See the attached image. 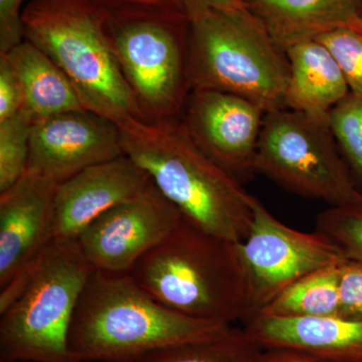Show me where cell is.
I'll return each instance as SVG.
<instances>
[{
    "mask_svg": "<svg viewBox=\"0 0 362 362\" xmlns=\"http://www.w3.org/2000/svg\"><path fill=\"white\" fill-rule=\"evenodd\" d=\"M117 124L125 156L185 220L235 244L246 239L252 195L195 144L180 117L128 118Z\"/></svg>",
    "mask_w": 362,
    "mask_h": 362,
    "instance_id": "cell-1",
    "label": "cell"
},
{
    "mask_svg": "<svg viewBox=\"0 0 362 362\" xmlns=\"http://www.w3.org/2000/svg\"><path fill=\"white\" fill-rule=\"evenodd\" d=\"M232 326L168 308L129 273L94 269L74 313L69 349L81 362H136L169 347L220 337Z\"/></svg>",
    "mask_w": 362,
    "mask_h": 362,
    "instance_id": "cell-2",
    "label": "cell"
},
{
    "mask_svg": "<svg viewBox=\"0 0 362 362\" xmlns=\"http://www.w3.org/2000/svg\"><path fill=\"white\" fill-rule=\"evenodd\" d=\"M145 291L178 313L230 324L247 316L239 247L185 218L129 272Z\"/></svg>",
    "mask_w": 362,
    "mask_h": 362,
    "instance_id": "cell-3",
    "label": "cell"
},
{
    "mask_svg": "<svg viewBox=\"0 0 362 362\" xmlns=\"http://www.w3.org/2000/svg\"><path fill=\"white\" fill-rule=\"evenodd\" d=\"M187 18L190 90L237 95L266 113L286 109L287 56L246 6L194 9Z\"/></svg>",
    "mask_w": 362,
    "mask_h": 362,
    "instance_id": "cell-4",
    "label": "cell"
},
{
    "mask_svg": "<svg viewBox=\"0 0 362 362\" xmlns=\"http://www.w3.org/2000/svg\"><path fill=\"white\" fill-rule=\"evenodd\" d=\"M23 33L65 73L86 109L115 122L143 118L112 47L107 13L90 0H28Z\"/></svg>",
    "mask_w": 362,
    "mask_h": 362,
    "instance_id": "cell-5",
    "label": "cell"
},
{
    "mask_svg": "<svg viewBox=\"0 0 362 362\" xmlns=\"http://www.w3.org/2000/svg\"><path fill=\"white\" fill-rule=\"evenodd\" d=\"M93 270L77 240H52L0 310V362H81L69 349V331Z\"/></svg>",
    "mask_w": 362,
    "mask_h": 362,
    "instance_id": "cell-6",
    "label": "cell"
},
{
    "mask_svg": "<svg viewBox=\"0 0 362 362\" xmlns=\"http://www.w3.org/2000/svg\"><path fill=\"white\" fill-rule=\"evenodd\" d=\"M107 32L144 119L180 117L190 93L187 14L107 13Z\"/></svg>",
    "mask_w": 362,
    "mask_h": 362,
    "instance_id": "cell-7",
    "label": "cell"
},
{
    "mask_svg": "<svg viewBox=\"0 0 362 362\" xmlns=\"http://www.w3.org/2000/svg\"><path fill=\"white\" fill-rule=\"evenodd\" d=\"M255 169L283 189L331 207L362 204V192L329 124L301 112L280 109L266 113Z\"/></svg>",
    "mask_w": 362,
    "mask_h": 362,
    "instance_id": "cell-8",
    "label": "cell"
},
{
    "mask_svg": "<svg viewBox=\"0 0 362 362\" xmlns=\"http://www.w3.org/2000/svg\"><path fill=\"white\" fill-rule=\"evenodd\" d=\"M252 220L238 243L247 290L244 323L258 315L290 285L312 272L345 259L322 233H303L281 223L252 195Z\"/></svg>",
    "mask_w": 362,
    "mask_h": 362,
    "instance_id": "cell-9",
    "label": "cell"
},
{
    "mask_svg": "<svg viewBox=\"0 0 362 362\" xmlns=\"http://www.w3.org/2000/svg\"><path fill=\"white\" fill-rule=\"evenodd\" d=\"M181 218L175 204L152 182L143 194L90 223L77 242L95 270L129 273L170 235Z\"/></svg>",
    "mask_w": 362,
    "mask_h": 362,
    "instance_id": "cell-10",
    "label": "cell"
},
{
    "mask_svg": "<svg viewBox=\"0 0 362 362\" xmlns=\"http://www.w3.org/2000/svg\"><path fill=\"white\" fill-rule=\"evenodd\" d=\"M56 187L26 173L0 192V310L13 301L54 240Z\"/></svg>",
    "mask_w": 362,
    "mask_h": 362,
    "instance_id": "cell-11",
    "label": "cell"
},
{
    "mask_svg": "<svg viewBox=\"0 0 362 362\" xmlns=\"http://www.w3.org/2000/svg\"><path fill=\"white\" fill-rule=\"evenodd\" d=\"M266 111L246 98L213 90H192L181 113L188 134L239 182L256 173L257 149Z\"/></svg>",
    "mask_w": 362,
    "mask_h": 362,
    "instance_id": "cell-12",
    "label": "cell"
},
{
    "mask_svg": "<svg viewBox=\"0 0 362 362\" xmlns=\"http://www.w3.org/2000/svg\"><path fill=\"white\" fill-rule=\"evenodd\" d=\"M123 156L122 135L115 121L88 109L66 112L33 124L26 173L59 185Z\"/></svg>",
    "mask_w": 362,
    "mask_h": 362,
    "instance_id": "cell-13",
    "label": "cell"
},
{
    "mask_svg": "<svg viewBox=\"0 0 362 362\" xmlns=\"http://www.w3.org/2000/svg\"><path fill=\"white\" fill-rule=\"evenodd\" d=\"M151 183L127 156L90 166L59 183L54 199V239L77 240L90 223L143 194Z\"/></svg>",
    "mask_w": 362,
    "mask_h": 362,
    "instance_id": "cell-14",
    "label": "cell"
},
{
    "mask_svg": "<svg viewBox=\"0 0 362 362\" xmlns=\"http://www.w3.org/2000/svg\"><path fill=\"white\" fill-rule=\"evenodd\" d=\"M243 328L263 350H293L329 362H362V320L258 314Z\"/></svg>",
    "mask_w": 362,
    "mask_h": 362,
    "instance_id": "cell-15",
    "label": "cell"
},
{
    "mask_svg": "<svg viewBox=\"0 0 362 362\" xmlns=\"http://www.w3.org/2000/svg\"><path fill=\"white\" fill-rule=\"evenodd\" d=\"M283 49L339 28L362 32V0H244Z\"/></svg>",
    "mask_w": 362,
    "mask_h": 362,
    "instance_id": "cell-16",
    "label": "cell"
},
{
    "mask_svg": "<svg viewBox=\"0 0 362 362\" xmlns=\"http://www.w3.org/2000/svg\"><path fill=\"white\" fill-rule=\"evenodd\" d=\"M290 66L286 109L329 124V113L350 90L337 61L318 40L300 42L285 51Z\"/></svg>",
    "mask_w": 362,
    "mask_h": 362,
    "instance_id": "cell-17",
    "label": "cell"
},
{
    "mask_svg": "<svg viewBox=\"0 0 362 362\" xmlns=\"http://www.w3.org/2000/svg\"><path fill=\"white\" fill-rule=\"evenodd\" d=\"M20 83L23 112L33 123L66 112L86 109L63 71L30 40H23L6 54Z\"/></svg>",
    "mask_w": 362,
    "mask_h": 362,
    "instance_id": "cell-18",
    "label": "cell"
},
{
    "mask_svg": "<svg viewBox=\"0 0 362 362\" xmlns=\"http://www.w3.org/2000/svg\"><path fill=\"white\" fill-rule=\"evenodd\" d=\"M339 265L340 263L325 267L304 276L259 314L277 317H339Z\"/></svg>",
    "mask_w": 362,
    "mask_h": 362,
    "instance_id": "cell-19",
    "label": "cell"
},
{
    "mask_svg": "<svg viewBox=\"0 0 362 362\" xmlns=\"http://www.w3.org/2000/svg\"><path fill=\"white\" fill-rule=\"evenodd\" d=\"M262 354L244 328L232 326L220 337L169 347L136 362H262Z\"/></svg>",
    "mask_w": 362,
    "mask_h": 362,
    "instance_id": "cell-20",
    "label": "cell"
},
{
    "mask_svg": "<svg viewBox=\"0 0 362 362\" xmlns=\"http://www.w3.org/2000/svg\"><path fill=\"white\" fill-rule=\"evenodd\" d=\"M329 127L354 182L362 192V94L349 93L331 109Z\"/></svg>",
    "mask_w": 362,
    "mask_h": 362,
    "instance_id": "cell-21",
    "label": "cell"
},
{
    "mask_svg": "<svg viewBox=\"0 0 362 362\" xmlns=\"http://www.w3.org/2000/svg\"><path fill=\"white\" fill-rule=\"evenodd\" d=\"M33 124L23 111L0 122V192L25 175Z\"/></svg>",
    "mask_w": 362,
    "mask_h": 362,
    "instance_id": "cell-22",
    "label": "cell"
},
{
    "mask_svg": "<svg viewBox=\"0 0 362 362\" xmlns=\"http://www.w3.org/2000/svg\"><path fill=\"white\" fill-rule=\"evenodd\" d=\"M316 232L328 238L345 259L362 262V204L329 206L317 216Z\"/></svg>",
    "mask_w": 362,
    "mask_h": 362,
    "instance_id": "cell-23",
    "label": "cell"
},
{
    "mask_svg": "<svg viewBox=\"0 0 362 362\" xmlns=\"http://www.w3.org/2000/svg\"><path fill=\"white\" fill-rule=\"evenodd\" d=\"M339 66L350 93L362 94V32L339 28L317 39Z\"/></svg>",
    "mask_w": 362,
    "mask_h": 362,
    "instance_id": "cell-24",
    "label": "cell"
},
{
    "mask_svg": "<svg viewBox=\"0 0 362 362\" xmlns=\"http://www.w3.org/2000/svg\"><path fill=\"white\" fill-rule=\"evenodd\" d=\"M340 316L362 320V262L345 259L339 265Z\"/></svg>",
    "mask_w": 362,
    "mask_h": 362,
    "instance_id": "cell-25",
    "label": "cell"
},
{
    "mask_svg": "<svg viewBox=\"0 0 362 362\" xmlns=\"http://www.w3.org/2000/svg\"><path fill=\"white\" fill-rule=\"evenodd\" d=\"M28 0H0V54H6L25 40L23 7Z\"/></svg>",
    "mask_w": 362,
    "mask_h": 362,
    "instance_id": "cell-26",
    "label": "cell"
},
{
    "mask_svg": "<svg viewBox=\"0 0 362 362\" xmlns=\"http://www.w3.org/2000/svg\"><path fill=\"white\" fill-rule=\"evenodd\" d=\"M23 107V92L18 78L6 57L0 54V122L18 115Z\"/></svg>",
    "mask_w": 362,
    "mask_h": 362,
    "instance_id": "cell-27",
    "label": "cell"
},
{
    "mask_svg": "<svg viewBox=\"0 0 362 362\" xmlns=\"http://www.w3.org/2000/svg\"><path fill=\"white\" fill-rule=\"evenodd\" d=\"M106 13L124 11H161L185 13L180 0H90Z\"/></svg>",
    "mask_w": 362,
    "mask_h": 362,
    "instance_id": "cell-28",
    "label": "cell"
},
{
    "mask_svg": "<svg viewBox=\"0 0 362 362\" xmlns=\"http://www.w3.org/2000/svg\"><path fill=\"white\" fill-rule=\"evenodd\" d=\"M187 14L194 9L214 8L233 11L245 7L244 0H180Z\"/></svg>",
    "mask_w": 362,
    "mask_h": 362,
    "instance_id": "cell-29",
    "label": "cell"
},
{
    "mask_svg": "<svg viewBox=\"0 0 362 362\" xmlns=\"http://www.w3.org/2000/svg\"><path fill=\"white\" fill-rule=\"evenodd\" d=\"M262 362H329L288 349L263 350Z\"/></svg>",
    "mask_w": 362,
    "mask_h": 362,
    "instance_id": "cell-30",
    "label": "cell"
}]
</instances>
